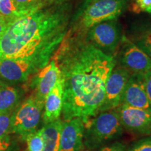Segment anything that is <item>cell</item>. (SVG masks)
I'll return each instance as SVG.
<instances>
[{
    "label": "cell",
    "mask_w": 151,
    "mask_h": 151,
    "mask_svg": "<svg viewBox=\"0 0 151 151\" xmlns=\"http://www.w3.org/2000/svg\"><path fill=\"white\" fill-rule=\"evenodd\" d=\"M57 64L63 81L64 121L78 118L86 125L99 113L116 58L74 37L62 49Z\"/></svg>",
    "instance_id": "obj_1"
},
{
    "label": "cell",
    "mask_w": 151,
    "mask_h": 151,
    "mask_svg": "<svg viewBox=\"0 0 151 151\" xmlns=\"http://www.w3.org/2000/svg\"><path fill=\"white\" fill-rule=\"evenodd\" d=\"M71 12L70 0H55L11 20L0 37V60H29L44 67L67 35Z\"/></svg>",
    "instance_id": "obj_2"
},
{
    "label": "cell",
    "mask_w": 151,
    "mask_h": 151,
    "mask_svg": "<svg viewBox=\"0 0 151 151\" xmlns=\"http://www.w3.org/2000/svg\"><path fill=\"white\" fill-rule=\"evenodd\" d=\"M129 0H86L73 20V34L81 37L95 24L117 19L127 8Z\"/></svg>",
    "instance_id": "obj_3"
},
{
    "label": "cell",
    "mask_w": 151,
    "mask_h": 151,
    "mask_svg": "<svg viewBox=\"0 0 151 151\" xmlns=\"http://www.w3.org/2000/svg\"><path fill=\"white\" fill-rule=\"evenodd\" d=\"M123 132L116 109L97 113L85 125L84 146L95 150L117 139Z\"/></svg>",
    "instance_id": "obj_4"
},
{
    "label": "cell",
    "mask_w": 151,
    "mask_h": 151,
    "mask_svg": "<svg viewBox=\"0 0 151 151\" xmlns=\"http://www.w3.org/2000/svg\"><path fill=\"white\" fill-rule=\"evenodd\" d=\"M44 102L35 94L27 98L13 112L11 132L24 139L37 130L42 118Z\"/></svg>",
    "instance_id": "obj_5"
},
{
    "label": "cell",
    "mask_w": 151,
    "mask_h": 151,
    "mask_svg": "<svg viewBox=\"0 0 151 151\" xmlns=\"http://www.w3.org/2000/svg\"><path fill=\"white\" fill-rule=\"evenodd\" d=\"M122 37L118 20L113 19L100 22L90 27L86 33L85 39L104 53L114 56Z\"/></svg>",
    "instance_id": "obj_6"
},
{
    "label": "cell",
    "mask_w": 151,
    "mask_h": 151,
    "mask_svg": "<svg viewBox=\"0 0 151 151\" xmlns=\"http://www.w3.org/2000/svg\"><path fill=\"white\" fill-rule=\"evenodd\" d=\"M43 68L37 62L29 60H0V85L11 86L24 82Z\"/></svg>",
    "instance_id": "obj_7"
},
{
    "label": "cell",
    "mask_w": 151,
    "mask_h": 151,
    "mask_svg": "<svg viewBox=\"0 0 151 151\" xmlns=\"http://www.w3.org/2000/svg\"><path fill=\"white\" fill-rule=\"evenodd\" d=\"M118 52V65L131 73L143 75L151 69V59L129 38L122 35Z\"/></svg>",
    "instance_id": "obj_8"
},
{
    "label": "cell",
    "mask_w": 151,
    "mask_h": 151,
    "mask_svg": "<svg viewBox=\"0 0 151 151\" xmlns=\"http://www.w3.org/2000/svg\"><path fill=\"white\" fill-rule=\"evenodd\" d=\"M130 76L131 73L127 69L119 65L115 66L106 83L104 98L99 113L116 109L120 104Z\"/></svg>",
    "instance_id": "obj_9"
},
{
    "label": "cell",
    "mask_w": 151,
    "mask_h": 151,
    "mask_svg": "<svg viewBox=\"0 0 151 151\" xmlns=\"http://www.w3.org/2000/svg\"><path fill=\"white\" fill-rule=\"evenodd\" d=\"M122 127L132 133L151 135V111L120 104L116 109Z\"/></svg>",
    "instance_id": "obj_10"
},
{
    "label": "cell",
    "mask_w": 151,
    "mask_h": 151,
    "mask_svg": "<svg viewBox=\"0 0 151 151\" xmlns=\"http://www.w3.org/2000/svg\"><path fill=\"white\" fill-rule=\"evenodd\" d=\"M85 123L80 118L62 122L59 151H82L84 146Z\"/></svg>",
    "instance_id": "obj_11"
},
{
    "label": "cell",
    "mask_w": 151,
    "mask_h": 151,
    "mask_svg": "<svg viewBox=\"0 0 151 151\" xmlns=\"http://www.w3.org/2000/svg\"><path fill=\"white\" fill-rule=\"evenodd\" d=\"M120 104L151 111V104L143 86L142 75L131 73L124 88Z\"/></svg>",
    "instance_id": "obj_12"
},
{
    "label": "cell",
    "mask_w": 151,
    "mask_h": 151,
    "mask_svg": "<svg viewBox=\"0 0 151 151\" xmlns=\"http://www.w3.org/2000/svg\"><path fill=\"white\" fill-rule=\"evenodd\" d=\"M61 76L60 69L57 62L51 60L38 72L34 78L32 86L35 88V95L44 102L48 92Z\"/></svg>",
    "instance_id": "obj_13"
},
{
    "label": "cell",
    "mask_w": 151,
    "mask_h": 151,
    "mask_svg": "<svg viewBox=\"0 0 151 151\" xmlns=\"http://www.w3.org/2000/svg\"><path fill=\"white\" fill-rule=\"evenodd\" d=\"M63 81L60 76L44 101L42 118L44 124L60 119L63 106Z\"/></svg>",
    "instance_id": "obj_14"
},
{
    "label": "cell",
    "mask_w": 151,
    "mask_h": 151,
    "mask_svg": "<svg viewBox=\"0 0 151 151\" xmlns=\"http://www.w3.org/2000/svg\"><path fill=\"white\" fill-rule=\"evenodd\" d=\"M22 94L20 88L0 85V113L14 112L21 104Z\"/></svg>",
    "instance_id": "obj_15"
},
{
    "label": "cell",
    "mask_w": 151,
    "mask_h": 151,
    "mask_svg": "<svg viewBox=\"0 0 151 151\" xmlns=\"http://www.w3.org/2000/svg\"><path fill=\"white\" fill-rule=\"evenodd\" d=\"M62 121L60 119L46 124L41 129L43 140V151H59L60 132Z\"/></svg>",
    "instance_id": "obj_16"
},
{
    "label": "cell",
    "mask_w": 151,
    "mask_h": 151,
    "mask_svg": "<svg viewBox=\"0 0 151 151\" xmlns=\"http://www.w3.org/2000/svg\"><path fill=\"white\" fill-rule=\"evenodd\" d=\"M129 39L151 59V25L139 29Z\"/></svg>",
    "instance_id": "obj_17"
},
{
    "label": "cell",
    "mask_w": 151,
    "mask_h": 151,
    "mask_svg": "<svg viewBox=\"0 0 151 151\" xmlns=\"http://www.w3.org/2000/svg\"><path fill=\"white\" fill-rule=\"evenodd\" d=\"M18 9L19 16L29 11L39 9L55 0H13Z\"/></svg>",
    "instance_id": "obj_18"
},
{
    "label": "cell",
    "mask_w": 151,
    "mask_h": 151,
    "mask_svg": "<svg viewBox=\"0 0 151 151\" xmlns=\"http://www.w3.org/2000/svg\"><path fill=\"white\" fill-rule=\"evenodd\" d=\"M0 14L9 22L19 16L18 9L13 0H0Z\"/></svg>",
    "instance_id": "obj_19"
},
{
    "label": "cell",
    "mask_w": 151,
    "mask_h": 151,
    "mask_svg": "<svg viewBox=\"0 0 151 151\" xmlns=\"http://www.w3.org/2000/svg\"><path fill=\"white\" fill-rule=\"evenodd\" d=\"M28 151H43V140L41 129L36 130L26 137Z\"/></svg>",
    "instance_id": "obj_20"
},
{
    "label": "cell",
    "mask_w": 151,
    "mask_h": 151,
    "mask_svg": "<svg viewBox=\"0 0 151 151\" xmlns=\"http://www.w3.org/2000/svg\"><path fill=\"white\" fill-rule=\"evenodd\" d=\"M13 112L0 113V137L11 133V117Z\"/></svg>",
    "instance_id": "obj_21"
},
{
    "label": "cell",
    "mask_w": 151,
    "mask_h": 151,
    "mask_svg": "<svg viewBox=\"0 0 151 151\" xmlns=\"http://www.w3.org/2000/svg\"><path fill=\"white\" fill-rule=\"evenodd\" d=\"M129 151H151V137L144 138L135 142Z\"/></svg>",
    "instance_id": "obj_22"
},
{
    "label": "cell",
    "mask_w": 151,
    "mask_h": 151,
    "mask_svg": "<svg viewBox=\"0 0 151 151\" xmlns=\"http://www.w3.org/2000/svg\"><path fill=\"white\" fill-rule=\"evenodd\" d=\"M151 6V0H134L133 11L135 12H146Z\"/></svg>",
    "instance_id": "obj_23"
},
{
    "label": "cell",
    "mask_w": 151,
    "mask_h": 151,
    "mask_svg": "<svg viewBox=\"0 0 151 151\" xmlns=\"http://www.w3.org/2000/svg\"><path fill=\"white\" fill-rule=\"evenodd\" d=\"M0 151H14V144L9 135L0 137Z\"/></svg>",
    "instance_id": "obj_24"
},
{
    "label": "cell",
    "mask_w": 151,
    "mask_h": 151,
    "mask_svg": "<svg viewBox=\"0 0 151 151\" xmlns=\"http://www.w3.org/2000/svg\"><path fill=\"white\" fill-rule=\"evenodd\" d=\"M142 77L145 90L151 104V69L143 74Z\"/></svg>",
    "instance_id": "obj_25"
},
{
    "label": "cell",
    "mask_w": 151,
    "mask_h": 151,
    "mask_svg": "<svg viewBox=\"0 0 151 151\" xmlns=\"http://www.w3.org/2000/svg\"><path fill=\"white\" fill-rule=\"evenodd\" d=\"M98 151H126V148L123 143L116 142L111 144L110 146L103 147Z\"/></svg>",
    "instance_id": "obj_26"
},
{
    "label": "cell",
    "mask_w": 151,
    "mask_h": 151,
    "mask_svg": "<svg viewBox=\"0 0 151 151\" xmlns=\"http://www.w3.org/2000/svg\"><path fill=\"white\" fill-rule=\"evenodd\" d=\"M9 21H7L6 19L4 20H0V37L3 35V34L4 33V32L6 29L7 26H8Z\"/></svg>",
    "instance_id": "obj_27"
},
{
    "label": "cell",
    "mask_w": 151,
    "mask_h": 151,
    "mask_svg": "<svg viewBox=\"0 0 151 151\" xmlns=\"http://www.w3.org/2000/svg\"><path fill=\"white\" fill-rule=\"evenodd\" d=\"M146 13H149V14H151V6L150 7H149V8L147 9V10L146 11Z\"/></svg>",
    "instance_id": "obj_28"
},
{
    "label": "cell",
    "mask_w": 151,
    "mask_h": 151,
    "mask_svg": "<svg viewBox=\"0 0 151 151\" xmlns=\"http://www.w3.org/2000/svg\"><path fill=\"white\" fill-rule=\"evenodd\" d=\"M4 19H6L2 15L0 14V20H4Z\"/></svg>",
    "instance_id": "obj_29"
}]
</instances>
